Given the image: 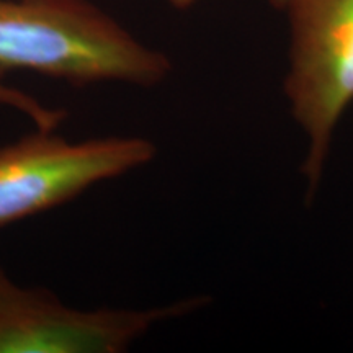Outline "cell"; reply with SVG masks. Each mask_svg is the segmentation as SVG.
I'll list each match as a JSON object with an SVG mask.
<instances>
[{"mask_svg":"<svg viewBox=\"0 0 353 353\" xmlns=\"http://www.w3.org/2000/svg\"><path fill=\"white\" fill-rule=\"evenodd\" d=\"M0 69L154 87L172 63L88 0H0Z\"/></svg>","mask_w":353,"mask_h":353,"instance_id":"obj_1","label":"cell"},{"mask_svg":"<svg viewBox=\"0 0 353 353\" xmlns=\"http://www.w3.org/2000/svg\"><path fill=\"white\" fill-rule=\"evenodd\" d=\"M290 20L291 112L307 136L304 174L316 187L330 141L353 103V0H283Z\"/></svg>","mask_w":353,"mask_h":353,"instance_id":"obj_2","label":"cell"},{"mask_svg":"<svg viewBox=\"0 0 353 353\" xmlns=\"http://www.w3.org/2000/svg\"><path fill=\"white\" fill-rule=\"evenodd\" d=\"M156 145L138 136L70 143L39 130L0 148V226L65 205L94 185L139 169Z\"/></svg>","mask_w":353,"mask_h":353,"instance_id":"obj_3","label":"cell"},{"mask_svg":"<svg viewBox=\"0 0 353 353\" xmlns=\"http://www.w3.org/2000/svg\"><path fill=\"white\" fill-rule=\"evenodd\" d=\"M206 298L151 309L68 306L51 291L17 285L0 265V353H120L154 324L195 311Z\"/></svg>","mask_w":353,"mask_h":353,"instance_id":"obj_4","label":"cell"},{"mask_svg":"<svg viewBox=\"0 0 353 353\" xmlns=\"http://www.w3.org/2000/svg\"><path fill=\"white\" fill-rule=\"evenodd\" d=\"M0 107L17 110L19 113L25 114L28 120H32L39 130H56L57 125L65 118L64 110L48 107L37 97L8 85L3 69H0Z\"/></svg>","mask_w":353,"mask_h":353,"instance_id":"obj_5","label":"cell"},{"mask_svg":"<svg viewBox=\"0 0 353 353\" xmlns=\"http://www.w3.org/2000/svg\"><path fill=\"white\" fill-rule=\"evenodd\" d=\"M162 2L169 3L170 7L179 8V10H185V8H190V7L196 6V3L201 2V0H162Z\"/></svg>","mask_w":353,"mask_h":353,"instance_id":"obj_6","label":"cell"},{"mask_svg":"<svg viewBox=\"0 0 353 353\" xmlns=\"http://www.w3.org/2000/svg\"><path fill=\"white\" fill-rule=\"evenodd\" d=\"M272 6H275L276 8H281V6H283V0H270Z\"/></svg>","mask_w":353,"mask_h":353,"instance_id":"obj_7","label":"cell"}]
</instances>
